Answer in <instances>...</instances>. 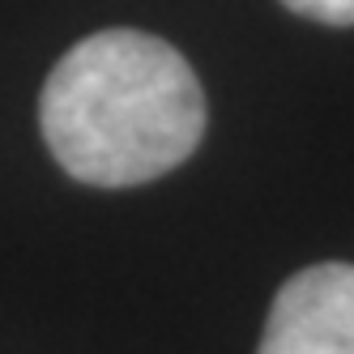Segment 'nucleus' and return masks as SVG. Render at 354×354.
<instances>
[{
    "mask_svg": "<svg viewBox=\"0 0 354 354\" xmlns=\"http://www.w3.org/2000/svg\"><path fill=\"white\" fill-rule=\"evenodd\" d=\"M56 162L94 188H133L180 167L205 137L192 64L145 30H98L68 47L39 98Z\"/></svg>",
    "mask_w": 354,
    "mask_h": 354,
    "instance_id": "nucleus-1",
    "label": "nucleus"
},
{
    "mask_svg": "<svg viewBox=\"0 0 354 354\" xmlns=\"http://www.w3.org/2000/svg\"><path fill=\"white\" fill-rule=\"evenodd\" d=\"M257 354H354V265L324 261L282 282Z\"/></svg>",
    "mask_w": 354,
    "mask_h": 354,
    "instance_id": "nucleus-2",
    "label": "nucleus"
},
{
    "mask_svg": "<svg viewBox=\"0 0 354 354\" xmlns=\"http://www.w3.org/2000/svg\"><path fill=\"white\" fill-rule=\"evenodd\" d=\"M282 5L324 26H354V0H282Z\"/></svg>",
    "mask_w": 354,
    "mask_h": 354,
    "instance_id": "nucleus-3",
    "label": "nucleus"
}]
</instances>
